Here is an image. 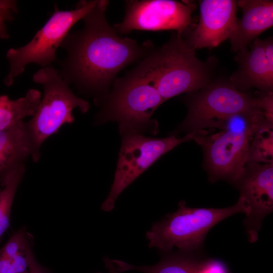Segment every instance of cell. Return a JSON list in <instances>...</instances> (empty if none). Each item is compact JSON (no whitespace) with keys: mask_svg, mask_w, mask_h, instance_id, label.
<instances>
[{"mask_svg":"<svg viewBox=\"0 0 273 273\" xmlns=\"http://www.w3.org/2000/svg\"><path fill=\"white\" fill-rule=\"evenodd\" d=\"M109 3L98 0L82 18L83 27L68 32L60 46L65 55L56 62L63 80L98 105L119 72L140 62L155 46L149 40L140 44L118 35L106 16Z\"/></svg>","mask_w":273,"mask_h":273,"instance_id":"obj_1","label":"cell"},{"mask_svg":"<svg viewBox=\"0 0 273 273\" xmlns=\"http://www.w3.org/2000/svg\"><path fill=\"white\" fill-rule=\"evenodd\" d=\"M195 51L187 45L180 33L175 31L167 42L159 47L154 46L136 66L165 102L181 94L201 89L214 79L218 60L211 56L202 61L197 58Z\"/></svg>","mask_w":273,"mask_h":273,"instance_id":"obj_2","label":"cell"},{"mask_svg":"<svg viewBox=\"0 0 273 273\" xmlns=\"http://www.w3.org/2000/svg\"><path fill=\"white\" fill-rule=\"evenodd\" d=\"M266 123L259 110L238 113L225 119L217 128L218 132H208L194 139L203 148L210 181L223 180L233 185L239 179L247 163L253 136Z\"/></svg>","mask_w":273,"mask_h":273,"instance_id":"obj_3","label":"cell"},{"mask_svg":"<svg viewBox=\"0 0 273 273\" xmlns=\"http://www.w3.org/2000/svg\"><path fill=\"white\" fill-rule=\"evenodd\" d=\"M239 212L247 213L240 198L235 205L223 208H190L181 201L175 212L154 223L146 233L149 247L164 253L171 251L174 247L180 251L197 253L212 228Z\"/></svg>","mask_w":273,"mask_h":273,"instance_id":"obj_4","label":"cell"},{"mask_svg":"<svg viewBox=\"0 0 273 273\" xmlns=\"http://www.w3.org/2000/svg\"><path fill=\"white\" fill-rule=\"evenodd\" d=\"M112 89L99 105L96 120L117 121L121 133L139 132L154 123L151 116L164 102L157 89L136 66L116 78Z\"/></svg>","mask_w":273,"mask_h":273,"instance_id":"obj_5","label":"cell"},{"mask_svg":"<svg viewBox=\"0 0 273 273\" xmlns=\"http://www.w3.org/2000/svg\"><path fill=\"white\" fill-rule=\"evenodd\" d=\"M32 80L43 88V95L35 114L30 120L25 122L32 149L31 158L36 162L43 142L63 125L74 122L73 110L77 108L85 113L90 105L73 93L58 69L52 66L39 69L33 75Z\"/></svg>","mask_w":273,"mask_h":273,"instance_id":"obj_6","label":"cell"},{"mask_svg":"<svg viewBox=\"0 0 273 273\" xmlns=\"http://www.w3.org/2000/svg\"><path fill=\"white\" fill-rule=\"evenodd\" d=\"M256 99V93L239 91L229 78H214L205 87L184 98L188 114L182 127L188 131L187 134L205 128H217L233 115L258 110Z\"/></svg>","mask_w":273,"mask_h":273,"instance_id":"obj_7","label":"cell"},{"mask_svg":"<svg viewBox=\"0 0 273 273\" xmlns=\"http://www.w3.org/2000/svg\"><path fill=\"white\" fill-rule=\"evenodd\" d=\"M98 1H80L75 9L70 11L60 10L55 6L51 17L30 42L21 47L11 48L7 52L10 70L4 79L5 84L12 85L29 64L35 63L43 68L56 63V52L64 38L73 26L95 6Z\"/></svg>","mask_w":273,"mask_h":273,"instance_id":"obj_8","label":"cell"},{"mask_svg":"<svg viewBox=\"0 0 273 273\" xmlns=\"http://www.w3.org/2000/svg\"><path fill=\"white\" fill-rule=\"evenodd\" d=\"M206 132L203 130L188 133L182 138L172 135L162 139L146 137L134 131L122 133L114 181L101 209L106 212L113 210L122 191L161 156L179 144Z\"/></svg>","mask_w":273,"mask_h":273,"instance_id":"obj_9","label":"cell"},{"mask_svg":"<svg viewBox=\"0 0 273 273\" xmlns=\"http://www.w3.org/2000/svg\"><path fill=\"white\" fill-rule=\"evenodd\" d=\"M196 5L192 1L127 0L123 20L113 28L118 34L133 30H175L180 34L190 28Z\"/></svg>","mask_w":273,"mask_h":273,"instance_id":"obj_10","label":"cell"},{"mask_svg":"<svg viewBox=\"0 0 273 273\" xmlns=\"http://www.w3.org/2000/svg\"><path fill=\"white\" fill-rule=\"evenodd\" d=\"M233 185L247 208L244 224L249 242L254 243L263 218L273 211V163H247Z\"/></svg>","mask_w":273,"mask_h":273,"instance_id":"obj_11","label":"cell"},{"mask_svg":"<svg viewBox=\"0 0 273 273\" xmlns=\"http://www.w3.org/2000/svg\"><path fill=\"white\" fill-rule=\"evenodd\" d=\"M200 17L194 29L181 35L187 45L195 50L214 48L229 39L237 25V1H199Z\"/></svg>","mask_w":273,"mask_h":273,"instance_id":"obj_12","label":"cell"},{"mask_svg":"<svg viewBox=\"0 0 273 273\" xmlns=\"http://www.w3.org/2000/svg\"><path fill=\"white\" fill-rule=\"evenodd\" d=\"M250 48L237 52L235 61L238 66L229 78L239 91L249 92L255 88L261 93L272 92L273 39L256 38Z\"/></svg>","mask_w":273,"mask_h":273,"instance_id":"obj_13","label":"cell"},{"mask_svg":"<svg viewBox=\"0 0 273 273\" xmlns=\"http://www.w3.org/2000/svg\"><path fill=\"white\" fill-rule=\"evenodd\" d=\"M237 6L242 10V16L229 38L231 50L234 52L246 50L273 25L272 1L240 0L237 1Z\"/></svg>","mask_w":273,"mask_h":273,"instance_id":"obj_14","label":"cell"},{"mask_svg":"<svg viewBox=\"0 0 273 273\" xmlns=\"http://www.w3.org/2000/svg\"><path fill=\"white\" fill-rule=\"evenodd\" d=\"M32 155V147L23 120L1 130L0 181L12 172L25 166L26 161Z\"/></svg>","mask_w":273,"mask_h":273,"instance_id":"obj_15","label":"cell"},{"mask_svg":"<svg viewBox=\"0 0 273 273\" xmlns=\"http://www.w3.org/2000/svg\"><path fill=\"white\" fill-rule=\"evenodd\" d=\"M202 260L195 253L178 251L165 253L159 262L152 265H134L117 259H111V262L120 273L129 270L142 273H200Z\"/></svg>","mask_w":273,"mask_h":273,"instance_id":"obj_16","label":"cell"},{"mask_svg":"<svg viewBox=\"0 0 273 273\" xmlns=\"http://www.w3.org/2000/svg\"><path fill=\"white\" fill-rule=\"evenodd\" d=\"M41 99V93L36 89H29L16 100L0 95V131L16 125L27 116H33Z\"/></svg>","mask_w":273,"mask_h":273,"instance_id":"obj_17","label":"cell"},{"mask_svg":"<svg viewBox=\"0 0 273 273\" xmlns=\"http://www.w3.org/2000/svg\"><path fill=\"white\" fill-rule=\"evenodd\" d=\"M272 163L273 124L266 123L261 126L253 136L248 150L247 163Z\"/></svg>","mask_w":273,"mask_h":273,"instance_id":"obj_18","label":"cell"},{"mask_svg":"<svg viewBox=\"0 0 273 273\" xmlns=\"http://www.w3.org/2000/svg\"><path fill=\"white\" fill-rule=\"evenodd\" d=\"M25 166L18 168L0 181V239L10 224L11 210L16 191L24 176Z\"/></svg>","mask_w":273,"mask_h":273,"instance_id":"obj_19","label":"cell"},{"mask_svg":"<svg viewBox=\"0 0 273 273\" xmlns=\"http://www.w3.org/2000/svg\"><path fill=\"white\" fill-rule=\"evenodd\" d=\"M25 227L15 232L0 249V256L12 259L16 255L25 250L29 239Z\"/></svg>","mask_w":273,"mask_h":273,"instance_id":"obj_20","label":"cell"},{"mask_svg":"<svg viewBox=\"0 0 273 273\" xmlns=\"http://www.w3.org/2000/svg\"><path fill=\"white\" fill-rule=\"evenodd\" d=\"M18 8L16 1L0 0V38L7 39L9 36L6 22L13 20Z\"/></svg>","mask_w":273,"mask_h":273,"instance_id":"obj_21","label":"cell"},{"mask_svg":"<svg viewBox=\"0 0 273 273\" xmlns=\"http://www.w3.org/2000/svg\"><path fill=\"white\" fill-rule=\"evenodd\" d=\"M256 107L261 111L265 119L273 124V93L256 92Z\"/></svg>","mask_w":273,"mask_h":273,"instance_id":"obj_22","label":"cell"},{"mask_svg":"<svg viewBox=\"0 0 273 273\" xmlns=\"http://www.w3.org/2000/svg\"><path fill=\"white\" fill-rule=\"evenodd\" d=\"M30 240L29 237L24 250L28 262V273H51L49 269L37 261L33 253Z\"/></svg>","mask_w":273,"mask_h":273,"instance_id":"obj_23","label":"cell"},{"mask_svg":"<svg viewBox=\"0 0 273 273\" xmlns=\"http://www.w3.org/2000/svg\"><path fill=\"white\" fill-rule=\"evenodd\" d=\"M200 273H228L225 265L216 259H203L200 268Z\"/></svg>","mask_w":273,"mask_h":273,"instance_id":"obj_24","label":"cell"},{"mask_svg":"<svg viewBox=\"0 0 273 273\" xmlns=\"http://www.w3.org/2000/svg\"><path fill=\"white\" fill-rule=\"evenodd\" d=\"M24 250L20 252L11 259L16 273H28V262Z\"/></svg>","mask_w":273,"mask_h":273,"instance_id":"obj_25","label":"cell"},{"mask_svg":"<svg viewBox=\"0 0 273 273\" xmlns=\"http://www.w3.org/2000/svg\"><path fill=\"white\" fill-rule=\"evenodd\" d=\"M0 273H16L11 259L0 256Z\"/></svg>","mask_w":273,"mask_h":273,"instance_id":"obj_26","label":"cell"},{"mask_svg":"<svg viewBox=\"0 0 273 273\" xmlns=\"http://www.w3.org/2000/svg\"><path fill=\"white\" fill-rule=\"evenodd\" d=\"M104 262L106 268H107L110 273H120L112 265L111 259L106 257L104 259Z\"/></svg>","mask_w":273,"mask_h":273,"instance_id":"obj_27","label":"cell"},{"mask_svg":"<svg viewBox=\"0 0 273 273\" xmlns=\"http://www.w3.org/2000/svg\"><path fill=\"white\" fill-rule=\"evenodd\" d=\"M97 273H101V272H97Z\"/></svg>","mask_w":273,"mask_h":273,"instance_id":"obj_28","label":"cell"}]
</instances>
